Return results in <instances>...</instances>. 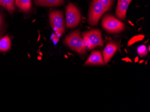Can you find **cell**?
I'll use <instances>...</instances> for the list:
<instances>
[{"mask_svg": "<svg viewBox=\"0 0 150 112\" xmlns=\"http://www.w3.org/2000/svg\"><path fill=\"white\" fill-rule=\"evenodd\" d=\"M64 42L65 45L78 54L85 55L86 53V47L81 36L80 29L70 33L67 36Z\"/></svg>", "mask_w": 150, "mask_h": 112, "instance_id": "6da1fadb", "label": "cell"}, {"mask_svg": "<svg viewBox=\"0 0 150 112\" xmlns=\"http://www.w3.org/2000/svg\"><path fill=\"white\" fill-rule=\"evenodd\" d=\"M82 37L88 50L94 49L97 46L103 47L102 32L99 29H93L83 32L82 33Z\"/></svg>", "mask_w": 150, "mask_h": 112, "instance_id": "7a4b0ae2", "label": "cell"}, {"mask_svg": "<svg viewBox=\"0 0 150 112\" xmlns=\"http://www.w3.org/2000/svg\"><path fill=\"white\" fill-rule=\"evenodd\" d=\"M102 24L107 32L112 34L119 33L125 29L124 23L110 14H107L103 17Z\"/></svg>", "mask_w": 150, "mask_h": 112, "instance_id": "3957f363", "label": "cell"}, {"mask_svg": "<svg viewBox=\"0 0 150 112\" xmlns=\"http://www.w3.org/2000/svg\"><path fill=\"white\" fill-rule=\"evenodd\" d=\"M106 11V8L98 0H93L88 12V22L90 26L97 25L101 17Z\"/></svg>", "mask_w": 150, "mask_h": 112, "instance_id": "277c9868", "label": "cell"}, {"mask_svg": "<svg viewBox=\"0 0 150 112\" xmlns=\"http://www.w3.org/2000/svg\"><path fill=\"white\" fill-rule=\"evenodd\" d=\"M50 25L56 35H62L65 31V22L62 12L59 10H52L50 12Z\"/></svg>", "mask_w": 150, "mask_h": 112, "instance_id": "5b68a950", "label": "cell"}, {"mask_svg": "<svg viewBox=\"0 0 150 112\" xmlns=\"http://www.w3.org/2000/svg\"><path fill=\"white\" fill-rule=\"evenodd\" d=\"M66 17L67 27L69 28L77 26L81 18V12L78 8L71 3H69L67 6Z\"/></svg>", "mask_w": 150, "mask_h": 112, "instance_id": "8992f818", "label": "cell"}, {"mask_svg": "<svg viewBox=\"0 0 150 112\" xmlns=\"http://www.w3.org/2000/svg\"><path fill=\"white\" fill-rule=\"evenodd\" d=\"M119 45L117 42L110 41L108 42L103 52V56L105 64L110 61L118 49Z\"/></svg>", "mask_w": 150, "mask_h": 112, "instance_id": "52a82bcc", "label": "cell"}, {"mask_svg": "<svg viewBox=\"0 0 150 112\" xmlns=\"http://www.w3.org/2000/svg\"><path fill=\"white\" fill-rule=\"evenodd\" d=\"M104 65L105 63L103 57L99 51H93L84 64V66Z\"/></svg>", "mask_w": 150, "mask_h": 112, "instance_id": "ba28073f", "label": "cell"}, {"mask_svg": "<svg viewBox=\"0 0 150 112\" xmlns=\"http://www.w3.org/2000/svg\"><path fill=\"white\" fill-rule=\"evenodd\" d=\"M133 0H118L115 15L121 20H124L126 18L127 9L130 2Z\"/></svg>", "mask_w": 150, "mask_h": 112, "instance_id": "9c48e42d", "label": "cell"}, {"mask_svg": "<svg viewBox=\"0 0 150 112\" xmlns=\"http://www.w3.org/2000/svg\"><path fill=\"white\" fill-rule=\"evenodd\" d=\"M65 0H34V3L37 6H57L63 5Z\"/></svg>", "mask_w": 150, "mask_h": 112, "instance_id": "30bf717a", "label": "cell"}, {"mask_svg": "<svg viewBox=\"0 0 150 112\" xmlns=\"http://www.w3.org/2000/svg\"><path fill=\"white\" fill-rule=\"evenodd\" d=\"M15 4L23 11L28 12L32 8V0H15Z\"/></svg>", "mask_w": 150, "mask_h": 112, "instance_id": "8fae6325", "label": "cell"}, {"mask_svg": "<svg viewBox=\"0 0 150 112\" xmlns=\"http://www.w3.org/2000/svg\"><path fill=\"white\" fill-rule=\"evenodd\" d=\"M15 0H0V5L2 6L10 13L15 10Z\"/></svg>", "mask_w": 150, "mask_h": 112, "instance_id": "7c38bea8", "label": "cell"}, {"mask_svg": "<svg viewBox=\"0 0 150 112\" xmlns=\"http://www.w3.org/2000/svg\"><path fill=\"white\" fill-rule=\"evenodd\" d=\"M11 42L10 38L7 35L0 39V51H6L11 48Z\"/></svg>", "mask_w": 150, "mask_h": 112, "instance_id": "4fadbf2b", "label": "cell"}, {"mask_svg": "<svg viewBox=\"0 0 150 112\" xmlns=\"http://www.w3.org/2000/svg\"><path fill=\"white\" fill-rule=\"evenodd\" d=\"M137 52L141 57L146 56L148 53L146 46L144 45H141L137 48Z\"/></svg>", "mask_w": 150, "mask_h": 112, "instance_id": "5bb4252c", "label": "cell"}, {"mask_svg": "<svg viewBox=\"0 0 150 112\" xmlns=\"http://www.w3.org/2000/svg\"><path fill=\"white\" fill-rule=\"evenodd\" d=\"M98 1L103 5L107 11H108L112 8L114 0H98Z\"/></svg>", "mask_w": 150, "mask_h": 112, "instance_id": "9a60e30c", "label": "cell"}, {"mask_svg": "<svg viewBox=\"0 0 150 112\" xmlns=\"http://www.w3.org/2000/svg\"><path fill=\"white\" fill-rule=\"evenodd\" d=\"M144 38V36L142 35H139L134 37L130 39V40L129 41L128 43V46H131L132 44H134L135 42L142 40Z\"/></svg>", "mask_w": 150, "mask_h": 112, "instance_id": "2e32d148", "label": "cell"}, {"mask_svg": "<svg viewBox=\"0 0 150 112\" xmlns=\"http://www.w3.org/2000/svg\"><path fill=\"white\" fill-rule=\"evenodd\" d=\"M52 39H53L54 42H58L59 41V36L57 35H53L52 36Z\"/></svg>", "mask_w": 150, "mask_h": 112, "instance_id": "e0dca14e", "label": "cell"}, {"mask_svg": "<svg viewBox=\"0 0 150 112\" xmlns=\"http://www.w3.org/2000/svg\"><path fill=\"white\" fill-rule=\"evenodd\" d=\"M2 18H1V16L0 15V29L1 28V25H2Z\"/></svg>", "mask_w": 150, "mask_h": 112, "instance_id": "ac0fdd59", "label": "cell"}, {"mask_svg": "<svg viewBox=\"0 0 150 112\" xmlns=\"http://www.w3.org/2000/svg\"><path fill=\"white\" fill-rule=\"evenodd\" d=\"M123 60L126 61L127 62H131V60H130L129 58H124V59H123Z\"/></svg>", "mask_w": 150, "mask_h": 112, "instance_id": "d6986e66", "label": "cell"}, {"mask_svg": "<svg viewBox=\"0 0 150 112\" xmlns=\"http://www.w3.org/2000/svg\"><path fill=\"white\" fill-rule=\"evenodd\" d=\"M138 61H139V58H138V57L136 58L135 60V62H137Z\"/></svg>", "mask_w": 150, "mask_h": 112, "instance_id": "ffe728a7", "label": "cell"}]
</instances>
